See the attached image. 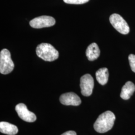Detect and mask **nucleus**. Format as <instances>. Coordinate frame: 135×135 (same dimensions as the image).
<instances>
[{
	"instance_id": "1",
	"label": "nucleus",
	"mask_w": 135,
	"mask_h": 135,
	"mask_svg": "<svg viewBox=\"0 0 135 135\" xmlns=\"http://www.w3.org/2000/svg\"><path fill=\"white\" fill-rule=\"evenodd\" d=\"M116 119L115 114L111 111H107L102 113L94 124L95 131L100 133H104L110 130L113 127Z\"/></svg>"
},
{
	"instance_id": "2",
	"label": "nucleus",
	"mask_w": 135,
	"mask_h": 135,
	"mask_svg": "<svg viewBox=\"0 0 135 135\" xmlns=\"http://www.w3.org/2000/svg\"><path fill=\"white\" fill-rule=\"evenodd\" d=\"M37 55L45 61L52 62L59 56L58 51L50 44L42 43L36 48Z\"/></svg>"
},
{
	"instance_id": "3",
	"label": "nucleus",
	"mask_w": 135,
	"mask_h": 135,
	"mask_svg": "<svg viewBox=\"0 0 135 135\" xmlns=\"http://www.w3.org/2000/svg\"><path fill=\"white\" fill-rule=\"evenodd\" d=\"M14 67L9 51L6 49L2 50L0 53V73L3 75L8 74L13 71Z\"/></svg>"
},
{
	"instance_id": "4",
	"label": "nucleus",
	"mask_w": 135,
	"mask_h": 135,
	"mask_svg": "<svg viewBox=\"0 0 135 135\" xmlns=\"http://www.w3.org/2000/svg\"><path fill=\"white\" fill-rule=\"evenodd\" d=\"M109 20L113 27L120 33L126 35L129 33L130 28L129 25L120 15L113 14L111 15Z\"/></svg>"
},
{
	"instance_id": "5",
	"label": "nucleus",
	"mask_w": 135,
	"mask_h": 135,
	"mask_svg": "<svg viewBox=\"0 0 135 135\" xmlns=\"http://www.w3.org/2000/svg\"><path fill=\"white\" fill-rule=\"evenodd\" d=\"M55 23L56 21L53 17L48 16H42L37 17L30 22V26L35 29L52 27Z\"/></svg>"
},
{
	"instance_id": "6",
	"label": "nucleus",
	"mask_w": 135,
	"mask_h": 135,
	"mask_svg": "<svg viewBox=\"0 0 135 135\" xmlns=\"http://www.w3.org/2000/svg\"><path fill=\"white\" fill-rule=\"evenodd\" d=\"M94 87V79L92 76L89 74H85L81 78L80 88L81 93L84 96H91L93 93Z\"/></svg>"
},
{
	"instance_id": "7",
	"label": "nucleus",
	"mask_w": 135,
	"mask_h": 135,
	"mask_svg": "<svg viewBox=\"0 0 135 135\" xmlns=\"http://www.w3.org/2000/svg\"><path fill=\"white\" fill-rule=\"evenodd\" d=\"M15 110L20 118L27 122H34L37 119L35 114L28 110L24 104L20 103L18 104L15 107Z\"/></svg>"
},
{
	"instance_id": "8",
	"label": "nucleus",
	"mask_w": 135,
	"mask_h": 135,
	"mask_svg": "<svg viewBox=\"0 0 135 135\" xmlns=\"http://www.w3.org/2000/svg\"><path fill=\"white\" fill-rule=\"evenodd\" d=\"M60 101L61 104L66 106H77L81 103L80 98L73 92L62 94L60 97Z\"/></svg>"
},
{
	"instance_id": "9",
	"label": "nucleus",
	"mask_w": 135,
	"mask_h": 135,
	"mask_svg": "<svg viewBox=\"0 0 135 135\" xmlns=\"http://www.w3.org/2000/svg\"><path fill=\"white\" fill-rule=\"evenodd\" d=\"M135 91V86L133 82L128 81L122 88L120 97L124 100H129Z\"/></svg>"
},
{
	"instance_id": "10",
	"label": "nucleus",
	"mask_w": 135,
	"mask_h": 135,
	"mask_svg": "<svg viewBox=\"0 0 135 135\" xmlns=\"http://www.w3.org/2000/svg\"><path fill=\"white\" fill-rule=\"evenodd\" d=\"M86 54L88 59L90 61L97 59L100 55V50L98 45L95 43L90 45L86 50Z\"/></svg>"
},
{
	"instance_id": "11",
	"label": "nucleus",
	"mask_w": 135,
	"mask_h": 135,
	"mask_svg": "<svg viewBox=\"0 0 135 135\" xmlns=\"http://www.w3.org/2000/svg\"><path fill=\"white\" fill-rule=\"evenodd\" d=\"M0 132L8 135H15L18 132V129L16 126L6 122L0 123Z\"/></svg>"
},
{
	"instance_id": "12",
	"label": "nucleus",
	"mask_w": 135,
	"mask_h": 135,
	"mask_svg": "<svg viewBox=\"0 0 135 135\" xmlns=\"http://www.w3.org/2000/svg\"><path fill=\"white\" fill-rule=\"evenodd\" d=\"M109 75L108 69L106 68H101L96 73L97 80L102 85H105L107 83Z\"/></svg>"
},
{
	"instance_id": "13",
	"label": "nucleus",
	"mask_w": 135,
	"mask_h": 135,
	"mask_svg": "<svg viewBox=\"0 0 135 135\" xmlns=\"http://www.w3.org/2000/svg\"><path fill=\"white\" fill-rule=\"evenodd\" d=\"M63 1L69 4L80 5L85 4L89 1V0H63Z\"/></svg>"
},
{
	"instance_id": "14",
	"label": "nucleus",
	"mask_w": 135,
	"mask_h": 135,
	"mask_svg": "<svg viewBox=\"0 0 135 135\" xmlns=\"http://www.w3.org/2000/svg\"><path fill=\"white\" fill-rule=\"evenodd\" d=\"M129 61L130 63L131 68L133 72L135 73V55L134 54H130L129 56Z\"/></svg>"
},
{
	"instance_id": "15",
	"label": "nucleus",
	"mask_w": 135,
	"mask_h": 135,
	"mask_svg": "<svg viewBox=\"0 0 135 135\" xmlns=\"http://www.w3.org/2000/svg\"><path fill=\"white\" fill-rule=\"evenodd\" d=\"M61 135H77V134L75 131H67V132L63 133V134H62Z\"/></svg>"
}]
</instances>
